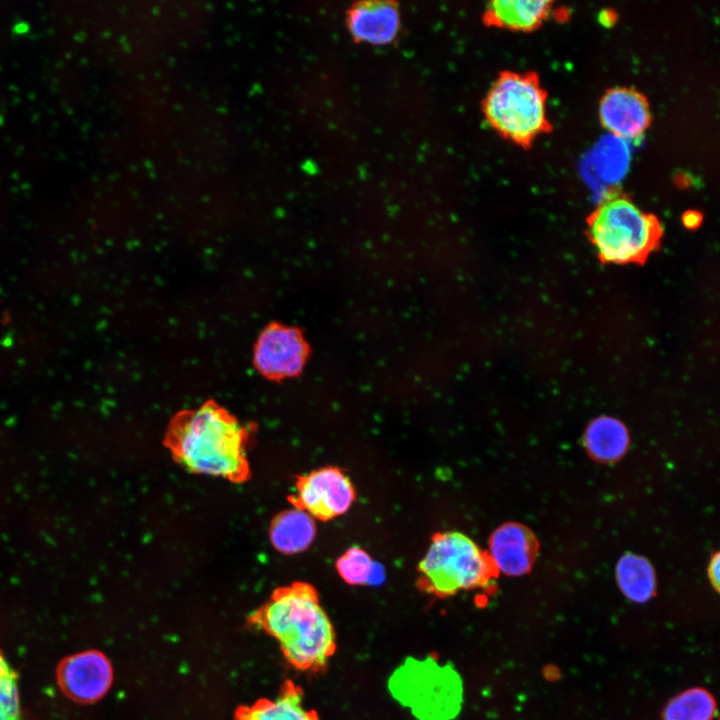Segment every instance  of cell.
<instances>
[{
	"label": "cell",
	"mask_w": 720,
	"mask_h": 720,
	"mask_svg": "<svg viewBox=\"0 0 720 720\" xmlns=\"http://www.w3.org/2000/svg\"><path fill=\"white\" fill-rule=\"evenodd\" d=\"M601 125L622 139L642 136L650 127L652 114L647 97L633 87L609 88L599 102Z\"/></svg>",
	"instance_id": "10"
},
{
	"label": "cell",
	"mask_w": 720,
	"mask_h": 720,
	"mask_svg": "<svg viewBox=\"0 0 720 720\" xmlns=\"http://www.w3.org/2000/svg\"><path fill=\"white\" fill-rule=\"evenodd\" d=\"M390 690L419 720H449L461 707L462 686L458 674L431 658H412L395 671Z\"/></svg>",
	"instance_id": "6"
},
{
	"label": "cell",
	"mask_w": 720,
	"mask_h": 720,
	"mask_svg": "<svg viewBox=\"0 0 720 720\" xmlns=\"http://www.w3.org/2000/svg\"><path fill=\"white\" fill-rule=\"evenodd\" d=\"M719 554H715L708 567V576L716 590L719 588Z\"/></svg>",
	"instance_id": "21"
},
{
	"label": "cell",
	"mask_w": 720,
	"mask_h": 720,
	"mask_svg": "<svg viewBox=\"0 0 720 720\" xmlns=\"http://www.w3.org/2000/svg\"><path fill=\"white\" fill-rule=\"evenodd\" d=\"M553 10L545 0H500L487 4L483 21L488 26L530 32L538 29Z\"/></svg>",
	"instance_id": "14"
},
{
	"label": "cell",
	"mask_w": 720,
	"mask_h": 720,
	"mask_svg": "<svg viewBox=\"0 0 720 720\" xmlns=\"http://www.w3.org/2000/svg\"><path fill=\"white\" fill-rule=\"evenodd\" d=\"M716 701L704 688L687 689L673 697L665 706L663 720H713Z\"/></svg>",
	"instance_id": "18"
},
{
	"label": "cell",
	"mask_w": 720,
	"mask_h": 720,
	"mask_svg": "<svg viewBox=\"0 0 720 720\" xmlns=\"http://www.w3.org/2000/svg\"><path fill=\"white\" fill-rule=\"evenodd\" d=\"M251 430L227 409L208 400L177 412L163 438L176 463L187 471L241 484L251 477L247 445Z\"/></svg>",
	"instance_id": "1"
},
{
	"label": "cell",
	"mask_w": 720,
	"mask_h": 720,
	"mask_svg": "<svg viewBox=\"0 0 720 720\" xmlns=\"http://www.w3.org/2000/svg\"><path fill=\"white\" fill-rule=\"evenodd\" d=\"M247 622L275 638L283 656L299 670H322L336 650L332 623L317 590L306 582L276 588Z\"/></svg>",
	"instance_id": "2"
},
{
	"label": "cell",
	"mask_w": 720,
	"mask_h": 720,
	"mask_svg": "<svg viewBox=\"0 0 720 720\" xmlns=\"http://www.w3.org/2000/svg\"><path fill=\"white\" fill-rule=\"evenodd\" d=\"M62 693L72 701L91 704L110 689L113 670L108 658L97 650H87L65 657L56 670Z\"/></svg>",
	"instance_id": "9"
},
{
	"label": "cell",
	"mask_w": 720,
	"mask_h": 720,
	"mask_svg": "<svg viewBox=\"0 0 720 720\" xmlns=\"http://www.w3.org/2000/svg\"><path fill=\"white\" fill-rule=\"evenodd\" d=\"M418 571L423 589L438 597L483 588L497 573L488 553L457 531L434 535Z\"/></svg>",
	"instance_id": "5"
},
{
	"label": "cell",
	"mask_w": 720,
	"mask_h": 720,
	"mask_svg": "<svg viewBox=\"0 0 720 720\" xmlns=\"http://www.w3.org/2000/svg\"><path fill=\"white\" fill-rule=\"evenodd\" d=\"M346 23L355 41L386 45L398 35L400 12L393 1L358 2L347 11Z\"/></svg>",
	"instance_id": "12"
},
{
	"label": "cell",
	"mask_w": 720,
	"mask_h": 720,
	"mask_svg": "<svg viewBox=\"0 0 720 720\" xmlns=\"http://www.w3.org/2000/svg\"><path fill=\"white\" fill-rule=\"evenodd\" d=\"M0 720H24L17 674L0 651Z\"/></svg>",
	"instance_id": "20"
},
{
	"label": "cell",
	"mask_w": 720,
	"mask_h": 720,
	"mask_svg": "<svg viewBox=\"0 0 720 720\" xmlns=\"http://www.w3.org/2000/svg\"><path fill=\"white\" fill-rule=\"evenodd\" d=\"M547 97L537 73L503 71L485 96L482 111L500 136L527 149L552 130Z\"/></svg>",
	"instance_id": "4"
},
{
	"label": "cell",
	"mask_w": 720,
	"mask_h": 720,
	"mask_svg": "<svg viewBox=\"0 0 720 720\" xmlns=\"http://www.w3.org/2000/svg\"><path fill=\"white\" fill-rule=\"evenodd\" d=\"M235 720H318L317 712L303 704V691L286 680L274 699H259L250 706H239Z\"/></svg>",
	"instance_id": "13"
},
{
	"label": "cell",
	"mask_w": 720,
	"mask_h": 720,
	"mask_svg": "<svg viewBox=\"0 0 720 720\" xmlns=\"http://www.w3.org/2000/svg\"><path fill=\"white\" fill-rule=\"evenodd\" d=\"M308 351V345L297 328L271 323L256 341L253 360L261 375L280 381L301 372Z\"/></svg>",
	"instance_id": "8"
},
{
	"label": "cell",
	"mask_w": 720,
	"mask_h": 720,
	"mask_svg": "<svg viewBox=\"0 0 720 720\" xmlns=\"http://www.w3.org/2000/svg\"><path fill=\"white\" fill-rule=\"evenodd\" d=\"M538 542L527 527L506 523L498 527L489 539V557L497 572L509 576L527 573L537 554Z\"/></svg>",
	"instance_id": "11"
},
{
	"label": "cell",
	"mask_w": 720,
	"mask_h": 720,
	"mask_svg": "<svg viewBox=\"0 0 720 720\" xmlns=\"http://www.w3.org/2000/svg\"><path fill=\"white\" fill-rule=\"evenodd\" d=\"M354 498L350 479L336 467H324L298 476L296 492L288 500L312 518L326 521L345 513Z\"/></svg>",
	"instance_id": "7"
},
{
	"label": "cell",
	"mask_w": 720,
	"mask_h": 720,
	"mask_svg": "<svg viewBox=\"0 0 720 720\" xmlns=\"http://www.w3.org/2000/svg\"><path fill=\"white\" fill-rule=\"evenodd\" d=\"M336 568L343 580L352 585H376L384 579L383 568L358 547H352L340 556Z\"/></svg>",
	"instance_id": "19"
},
{
	"label": "cell",
	"mask_w": 720,
	"mask_h": 720,
	"mask_svg": "<svg viewBox=\"0 0 720 720\" xmlns=\"http://www.w3.org/2000/svg\"><path fill=\"white\" fill-rule=\"evenodd\" d=\"M686 218H687V220H685V224H686L688 227L696 226V224H698L696 213H694L693 215H689V216L686 217Z\"/></svg>",
	"instance_id": "22"
},
{
	"label": "cell",
	"mask_w": 720,
	"mask_h": 720,
	"mask_svg": "<svg viewBox=\"0 0 720 720\" xmlns=\"http://www.w3.org/2000/svg\"><path fill=\"white\" fill-rule=\"evenodd\" d=\"M315 534L313 518L296 508L278 513L269 527V538L273 547L287 555L306 550L313 542Z\"/></svg>",
	"instance_id": "15"
},
{
	"label": "cell",
	"mask_w": 720,
	"mask_h": 720,
	"mask_svg": "<svg viewBox=\"0 0 720 720\" xmlns=\"http://www.w3.org/2000/svg\"><path fill=\"white\" fill-rule=\"evenodd\" d=\"M616 579L624 595L634 602H646L655 593L654 570L643 557L624 555L617 564Z\"/></svg>",
	"instance_id": "17"
},
{
	"label": "cell",
	"mask_w": 720,
	"mask_h": 720,
	"mask_svg": "<svg viewBox=\"0 0 720 720\" xmlns=\"http://www.w3.org/2000/svg\"><path fill=\"white\" fill-rule=\"evenodd\" d=\"M584 443L594 458L602 462H611L625 453L629 444V435L622 422L602 416L593 420L587 427Z\"/></svg>",
	"instance_id": "16"
},
{
	"label": "cell",
	"mask_w": 720,
	"mask_h": 720,
	"mask_svg": "<svg viewBox=\"0 0 720 720\" xmlns=\"http://www.w3.org/2000/svg\"><path fill=\"white\" fill-rule=\"evenodd\" d=\"M587 235L603 263H644L663 236L659 219L626 194H608L587 218Z\"/></svg>",
	"instance_id": "3"
}]
</instances>
